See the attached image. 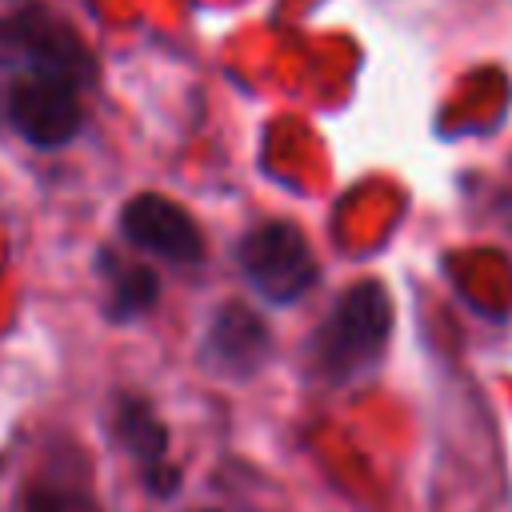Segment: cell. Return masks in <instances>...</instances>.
<instances>
[{
	"instance_id": "obj_1",
	"label": "cell",
	"mask_w": 512,
	"mask_h": 512,
	"mask_svg": "<svg viewBox=\"0 0 512 512\" xmlns=\"http://www.w3.org/2000/svg\"><path fill=\"white\" fill-rule=\"evenodd\" d=\"M0 64L12 68L4 112L32 148H60L80 132L92 56L72 24L44 4H24L0 20Z\"/></svg>"
},
{
	"instance_id": "obj_2",
	"label": "cell",
	"mask_w": 512,
	"mask_h": 512,
	"mask_svg": "<svg viewBox=\"0 0 512 512\" xmlns=\"http://www.w3.org/2000/svg\"><path fill=\"white\" fill-rule=\"evenodd\" d=\"M392 332V300L384 284H352L308 340V368L328 384H348L376 368Z\"/></svg>"
},
{
	"instance_id": "obj_3",
	"label": "cell",
	"mask_w": 512,
	"mask_h": 512,
	"mask_svg": "<svg viewBox=\"0 0 512 512\" xmlns=\"http://www.w3.org/2000/svg\"><path fill=\"white\" fill-rule=\"evenodd\" d=\"M236 264L268 304L300 300L320 276L312 248L292 220H264L248 228L236 244Z\"/></svg>"
},
{
	"instance_id": "obj_4",
	"label": "cell",
	"mask_w": 512,
	"mask_h": 512,
	"mask_svg": "<svg viewBox=\"0 0 512 512\" xmlns=\"http://www.w3.org/2000/svg\"><path fill=\"white\" fill-rule=\"evenodd\" d=\"M120 232L132 248L152 252L172 264H196L204 256V236H200L196 220L160 192L132 196L120 212Z\"/></svg>"
},
{
	"instance_id": "obj_5",
	"label": "cell",
	"mask_w": 512,
	"mask_h": 512,
	"mask_svg": "<svg viewBox=\"0 0 512 512\" xmlns=\"http://www.w3.org/2000/svg\"><path fill=\"white\" fill-rule=\"evenodd\" d=\"M268 356H272V332L248 304L232 300L212 312L200 344V360L208 372L228 380H248L268 364Z\"/></svg>"
},
{
	"instance_id": "obj_6",
	"label": "cell",
	"mask_w": 512,
	"mask_h": 512,
	"mask_svg": "<svg viewBox=\"0 0 512 512\" xmlns=\"http://www.w3.org/2000/svg\"><path fill=\"white\" fill-rule=\"evenodd\" d=\"M112 432H116L120 448L136 460L144 484H148L156 496H172L176 484H180V472H176V464L168 460V428H164V420L152 412V404L140 400V396H116Z\"/></svg>"
},
{
	"instance_id": "obj_7",
	"label": "cell",
	"mask_w": 512,
	"mask_h": 512,
	"mask_svg": "<svg viewBox=\"0 0 512 512\" xmlns=\"http://www.w3.org/2000/svg\"><path fill=\"white\" fill-rule=\"evenodd\" d=\"M96 268H100L104 288H108V308H104V312H108L116 324H128V320L144 316V312L156 304L160 280H156V272H152L144 260H124V256H116V252H100Z\"/></svg>"
},
{
	"instance_id": "obj_8",
	"label": "cell",
	"mask_w": 512,
	"mask_h": 512,
	"mask_svg": "<svg viewBox=\"0 0 512 512\" xmlns=\"http://www.w3.org/2000/svg\"><path fill=\"white\" fill-rule=\"evenodd\" d=\"M28 512H104L88 480L76 476V468H44L24 496Z\"/></svg>"
},
{
	"instance_id": "obj_9",
	"label": "cell",
	"mask_w": 512,
	"mask_h": 512,
	"mask_svg": "<svg viewBox=\"0 0 512 512\" xmlns=\"http://www.w3.org/2000/svg\"><path fill=\"white\" fill-rule=\"evenodd\" d=\"M200 512H212V508H200Z\"/></svg>"
}]
</instances>
